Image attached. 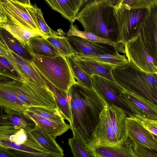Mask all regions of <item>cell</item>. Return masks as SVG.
Masks as SVG:
<instances>
[{
  "label": "cell",
  "mask_w": 157,
  "mask_h": 157,
  "mask_svg": "<svg viewBox=\"0 0 157 157\" xmlns=\"http://www.w3.org/2000/svg\"><path fill=\"white\" fill-rule=\"evenodd\" d=\"M47 86L52 92L57 106L65 119L68 121L70 124L72 122L71 107L68 100V94L60 91L50 83L44 80Z\"/></svg>",
  "instance_id": "obj_29"
},
{
  "label": "cell",
  "mask_w": 157,
  "mask_h": 157,
  "mask_svg": "<svg viewBox=\"0 0 157 157\" xmlns=\"http://www.w3.org/2000/svg\"><path fill=\"white\" fill-rule=\"evenodd\" d=\"M0 48V56L10 61L20 78L23 79L29 78L40 85L48 87L45 81L30 64L29 60L22 57L10 50L1 40Z\"/></svg>",
  "instance_id": "obj_10"
},
{
  "label": "cell",
  "mask_w": 157,
  "mask_h": 157,
  "mask_svg": "<svg viewBox=\"0 0 157 157\" xmlns=\"http://www.w3.org/2000/svg\"><path fill=\"white\" fill-rule=\"evenodd\" d=\"M29 62L39 75L60 91L68 94L71 86L76 82L66 57L32 55Z\"/></svg>",
  "instance_id": "obj_5"
},
{
  "label": "cell",
  "mask_w": 157,
  "mask_h": 157,
  "mask_svg": "<svg viewBox=\"0 0 157 157\" xmlns=\"http://www.w3.org/2000/svg\"><path fill=\"white\" fill-rule=\"evenodd\" d=\"M153 136H154V138H155V140L157 141V135H154V134H153Z\"/></svg>",
  "instance_id": "obj_44"
},
{
  "label": "cell",
  "mask_w": 157,
  "mask_h": 157,
  "mask_svg": "<svg viewBox=\"0 0 157 157\" xmlns=\"http://www.w3.org/2000/svg\"><path fill=\"white\" fill-rule=\"evenodd\" d=\"M28 132L8 122H0V140L10 141L24 144L28 138Z\"/></svg>",
  "instance_id": "obj_25"
},
{
  "label": "cell",
  "mask_w": 157,
  "mask_h": 157,
  "mask_svg": "<svg viewBox=\"0 0 157 157\" xmlns=\"http://www.w3.org/2000/svg\"><path fill=\"white\" fill-rule=\"evenodd\" d=\"M103 0L108 1L110 4L114 7L120 5L123 1V0H84L83 5L85 6L94 2Z\"/></svg>",
  "instance_id": "obj_40"
},
{
  "label": "cell",
  "mask_w": 157,
  "mask_h": 157,
  "mask_svg": "<svg viewBox=\"0 0 157 157\" xmlns=\"http://www.w3.org/2000/svg\"><path fill=\"white\" fill-rule=\"evenodd\" d=\"M112 124L120 142L125 140L128 137L126 125L127 114L121 109L116 106L107 107Z\"/></svg>",
  "instance_id": "obj_19"
},
{
  "label": "cell",
  "mask_w": 157,
  "mask_h": 157,
  "mask_svg": "<svg viewBox=\"0 0 157 157\" xmlns=\"http://www.w3.org/2000/svg\"><path fill=\"white\" fill-rule=\"evenodd\" d=\"M99 123L94 131L93 139L87 146L93 145H110L120 142L113 130L107 108L101 113Z\"/></svg>",
  "instance_id": "obj_15"
},
{
  "label": "cell",
  "mask_w": 157,
  "mask_h": 157,
  "mask_svg": "<svg viewBox=\"0 0 157 157\" xmlns=\"http://www.w3.org/2000/svg\"><path fill=\"white\" fill-rule=\"evenodd\" d=\"M0 146L13 148L35 154H48L24 144H17L14 142L7 140H1L0 141Z\"/></svg>",
  "instance_id": "obj_36"
},
{
  "label": "cell",
  "mask_w": 157,
  "mask_h": 157,
  "mask_svg": "<svg viewBox=\"0 0 157 157\" xmlns=\"http://www.w3.org/2000/svg\"><path fill=\"white\" fill-rule=\"evenodd\" d=\"M0 56V68L12 74L20 77L17 72L10 61L6 58L1 56Z\"/></svg>",
  "instance_id": "obj_39"
},
{
  "label": "cell",
  "mask_w": 157,
  "mask_h": 157,
  "mask_svg": "<svg viewBox=\"0 0 157 157\" xmlns=\"http://www.w3.org/2000/svg\"><path fill=\"white\" fill-rule=\"evenodd\" d=\"M24 5L36 26L45 37L56 35L59 33V29L57 31H54L48 25L44 20L41 9L36 5L24 4Z\"/></svg>",
  "instance_id": "obj_26"
},
{
  "label": "cell",
  "mask_w": 157,
  "mask_h": 157,
  "mask_svg": "<svg viewBox=\"0 0 157 157\" xmlns=\"http://www.w3.org/2000/svg\"><path fill=\"white\" fill-rule=\"evenodd\" d=\"M114 10L115 7L106 1L94 2L84 6L75 20L80 23L84 31L117 43L118 31Z\"/></svg>",
  "instance_id": "obj_2"
},
{
  "label": "cell",
  "mask_w": 157,
  "mask_h": 157,
  "mask_svg": "<svg viewBox=\"0 0 157 157\" xmlns=\"http://www.w3.org/2000/svg\"><path fill=\"white\" fill-rule=\"evenodd\" d=\"M7 0H0V2H6ZM13 1H16L21 4H26L24 0H11Z\"/></svg>",
  "instance_id": "obj_42"
},
{
  "label": "cell",
  "mask_w": 157,
  "mask_h": 157,
  "mask_svg": "<svg viewBox=\"0 0 157 157\" xmlns=\"http://www.w3.org/2000/svg\"><path fill=\"white\" fill-rule=\"evenodd\" d=\"M26 5H31L30 0H24Z\"/></svg>",
  "instance_id": "obj_43"
},
{
  "label": "cell",
  "mask_w": 157,
  "mask_h": 157,
  "mask_svg": "<svg viewBox=\"0 0 157 157\" xmlns=\"http://www.w3.org/2000/svg\"><path fill=\"white\" fill-rule=\"evenodd\" d=\"M4 113L1 115L0 122H8L29 132L36 126L35 122L24 112L2 109Z\"/></svg>",
  "instance_id": "obj_18"
},
{
  "label": "cell",
  "mask_w": 157,
  "mask_h": 157,
  "mask_svg": "<svg viewBox=\"0 0 157 157\" xmlns=\"http://www.w3.org/2000/svg\"><path fill=\"white\" fill-rule=\"evenodd\" d=\"M92 78L93 89L105 102L107 107L116 106L123 109L128 116H134L120 98V94L124 90L121 86L98 75H93Z\"/></svg>",
  "instance_id": "obj_8"
},
{
  "label": "cell",
  "mask_w": 157,
  "mask_h": 157,
  "mask_svg": "<svg viewBox=\"0 0 157 157\" xmlns=\"http://www.w3.org/2000/svg\"><path fill=\"white\" fill-rule=\"evenodd\" d=\"M29 132L48 152L55 157L64 156L63 148L56 142L55 138L36 125Z\"/></svg>",
  "instance_id": "obj_21"
},
{
  "label": "cell",
  "mask_w": 157,
  "mask_h": 157,
  "mask_svg": "<svg viewBox=\"0 0 157 157\" xmlns=\"http://www.w3.org/2000/svg\"><path fill=\"white\" fill-rule=\"evenodd\" d=\"M25 113L35 122L37 126L55 139L70 129V124L66 123H55L27 110Z\"/></svg>",
  "instance_id": "obj_20"
},
{
  "label": "cell",
  "mask_w": 157,
  "mask_h": 157,
  "mask_svg": "<svg viewBox=\"0 0 157 157\" xmlns=\"http://www.w3.org/2000/svg\"><path fill=\"white\" fill-rule=\"evenodd\" d=\"M0 107L2 109L24 112L28 106L7 86L0 82Z\"/></svg>",
  "instance_id": "obj_24"
},
{
  "label": "cell",
  "mask_w": 157,
  "mask_h": 157,
  "mask_svg": "<svg viewBox=\"0 0 157 157\" xmlns=\"http://www.w3.org/2000/svg\"><path fill=\"white\" fill-rule=\"evenodd\" d=\"M66 58L76 81L86 87L93 88L92 77L84 71L71 56L66 57Z\"/></svg>",
  "instance_id": "obj_33"
},
{
  "label": "cell",
  "mask_w": 157,
  "mask_h": 157,
  "mask_svg": "<svg viewBox=\"0 0 157 157\" xmlns=\"http://www.w3.org/2000/svg\"><path fill=\"white\" fill-rule=\"evenodd\" d=\"M68 144L75 157H93L88 151L85 143L75 135L68 139Z\"/></svg>",
  "instance_id": "obj_34"
},
{
  "label": "cell",
  "mask_w": 157,
  "mask_h": 157,
  "mask_svg": "<svg viewBox=\"0 0 157 157\" xmlns=\"http://www.w3.org/2000/svg\"><path fill=\"white\" fill-rule=\"evenodd\" d=\"M59 33L44 38L63 56L67 57L75 54L73 48L66 33L61 29H59Z\"/></svg>",
  "instance_id": "obj_28"
},
{
  "label": "cell",
  "mask_w": 157,
  "mask_h": 157,
  "mask_svg": "<svg viewBox=\"0 0 157 157\" xmlns=\"http://www.w3.org/2000/svg\"><path fill=\"white\" fill-rule=\"evenodd\" d=\"M86 148L94 157H138L134 144L128 137L125 141L113 145H93Z\"/></svg>",
  "instance_id": "obj_14"
},
{
  "label": "cell",
  "mask_w": 157,
  "mask_h": 157,
  "mask_svg": "<svg viewBox=\"0 0 157 157\" xmlns=\"http://www.w3.org/2000/svg\"><path fill=\"white\" fill-rule=\"evenodd\" d=\"M145 24L153 34L157 50V1L150 9Z\"/></svg>",
  "instance_id": "obj_35"
},
{
  "label": "cell",
  "mask_w": 157,
  "mask_h": 157,
  "mask_svg": "<svg viewBox=\"0 0 157 157\" xmlns=\"http://www.w3.org/2000/svg\"><path fill=\"white\" fill-rule=\"evenodd\" d=\"M112 73L124 90L142 97L157 107V74L143 72L129 62L115 67Z\"/></svg>",
  "instance_id": "obj_4"
},
{
  "label": "cell",
  "mask_w": 157,
  "mask_h": 157,
  "mask_svg": "<svg viewBox=\"0 0 157 157\" xmlns=\"http://www.w3.org/2000/svg\"><path fill=\"white\" fill-rule=\"evenodd\" d=\"M67 98L72 118L70 129L87 146L93 139L101 113L107 106L93 88L77 81L69 89Z\"/></svg>",
  "instance_id": "obj_1"
},
{
  "label": "cell",
  "mask_w": 157,
  "mask_h": 157,
  "mask_svg": "<svg viewBox=\"0 0 157 157\" xmlns=\"http://www.w3.org/2000/svg\"><path fill=\"white\" fill-rule=\"evenodd\" d=\"M75 56L82 59L92 60L116 67L122 66L128 62L125 55L119 53L116 54H103L96 55L75 54Z\"/></svg>",
  "instance_id": "obj_27"
},
{
  "label": "cell",
  "mask_w": 157,
  "mask_h": 157,
  "mask_svg": "<svg viewBox=\"0 0 157 157\" xmlns=\"http://www.w3.org/2000/svg\"><path fill=\"white\" fill-rule=\"evenodd\" d=\"M128 137L134 144H137L157 152V141L153 134L142 125L141 121L134 116L126 118Z\"/></svg>",
  "instance_id": "obj_13"
},
{
  "label": "cell",
  "mask_w": 157,
  "mask_h": 157,
  "mask_svg": "<svg viewBox=\"0 0 157 157\" xmlns=\"http://www.w3.org/2000/svg\"><path fill=\"white\" fill-rule=\"evenodd\" d=\"M145 24V23H144ZM127 59L141 71L157 74V50L153 34L145 24L125 46Z\"/></svg>",
  "instance_id": "obj_6"
},
{
  "label": "cell",
  "mask_w": 157,
  "mask_h": 157,
  "mask_svg": "<svg viewBox=\"0 0 157 157\" xmlns=\"http://www.w3.org/2000/svg\"><path fill=\"white\" fill-rule=\"evenodd\" d=\"M157 0H123L121 4L133 9H150L156 3Z\"/></svg>",
  "instance_id": "obj_37"
},
{
  "label": "cell",
  "mask_w": 157,
  "mask_h": 157,
  "mask_svg": "<svg viewBox=\"0 0 157 157\" xmlns=\"http://www.w3.org/2000/svg\"><path fill=\"white\" fill-rule=\"evenodd\" d=\"M148 9H133L120 4L115 7L118 35L117 42L125 46L141 30L149 13Z\"/></svg>",
  "instance_id": "obj_7"
},
{
  "label": "cell",
  "mask_w": 157,
  "mask_h": 157,
  "mask_svg": "<svg viewBox=\"0 0 157 157\" xmlns=\"http://www.w3.org/2000/svg\"><path fill=\"white\" fill-rule=\"evenodd\" d=\"M0 78V82L14 93L28 107L58 108L54 95L48 87L40 85L29 78H22L1 69Z\"/></svg>",
  "instance_id": "obj_3"
},
{
  "label": "cell",
  "mask_w": 157,
  "mask_h": 157,
  "mask_svg": "<svg viewBox=\"0 0 157 157\" xmlns=\"http://www.w3.org/2000/svg\"><path fill=\"white\" fill-rule=\"evenodd\" d=\"M71 56L77 65L90 76L92 77L94 75H98L117 83L112 73L113 70L116 66L92 60L81 59L74 55Z\"/></svg>",
  "instance_id": "obj_16"
},
{
  "label": "cell",
  "mask_w": 157,
  "mask_h": 157,
  "mask_svg": "<svg viewBox=\"0 0 157 157\" xmlns=\"http://www.w3.org/2000/svg\"><path fill=\"white\" fill-rule=\"evenodd\" d=\"M0 157H12L8 148L0 146Z\"/></svg>",
  "instance_id": "obj_41"
},
{
  "label": "cell",
  "mask_w": 157,
  "mask_h": 157,
  "mask_svg": "<svg viewBox=\"0 0 157 157\" xmlns=\"http://www.w3.org/2000/svg\"><path fill=\"white\" fill-rule=\"evenodd\" d=\"M0 27L8 31L25 48L28 40L31 37L38 36L45 37L40 31L32 30L9 22H0Z\"/></svg>",
  "instance_id": "obj_23"
},
{
  "label": "cell",
  "mask_w": 157,
  "mask_h": 157,
  "mask_svg": "<svg viewBox=\"0 0 157 157\" xmlns=\"http://www.w3.org/2000/svg\"><path fill=\"white\" fill-rule=\"evenodd\" d=\"M27 110L55 123H65L63 116L58 108H51L34 106L29 107Z\"/></svg>",
  "instance_id": "obj_32"
},
{
  "label": "cell",
  "mask_w": 157,
  "mask_h": 157,
  "mask_svg": "<svg viewBox=\"0 0 157 157\" xmlns=\"http://www.w3.org/2000/svg\"><path fill=\"white\" fill-rule=\"evenodd\" d=\"M67 37L75 54L96 55L120 52L116 47L108 43L95 42L78 36Z\"/></svg>",
  "instance_id": "obj_12"
},
{
  "label": "cell",
  "mask_w": 157,
  "mask_h": 157,
  "mask_svg": "<svg viewBox=\"0 0 157 157\" xmlns=\"http://www.w3.org/2000/svg\"><path fill=\"white\" fill-rule=\"evenodd\" d=\"M135 152L138 157H157V152L137 144H134Z\"/></svg>",
  "instance_id": "obj_38"
},
{
  "label": "cell",
  "mask_w": 157,
  "mask_h": 157,
  "mask_svg": "<svg viewBox=\"0 0 157 157\" xmlns=\"http://www.w3.org/2000/svg\"><path fill=\"white\" fill-rule=\"evenodd\" d=\"M44 37L38 36L31 37L28 40L25 49L31 56H55L62 55Z\"/></svg>",
  "instance_id": "obj_22"
},
{
  "label": "cell",
  "mask_w": 157,
  "mask_h": 157,
  "mask_svg": "<svg viewBox=\"0 0 157 157\" xmlns=\"http://www.w3.org/2000/svg\"><path fill=\"white\" fill-rule=\"evenodd\" d=\"M0 40H2L10 50L20 56L31 61L32 56L20 43L8 31L0 27Z\"/></svg>",
  "instance_id": "obj_31"
},
{
  "label": "cell",
  "mask_w": 157,
  "mask_h": 157,
  "mask_svg": "<svg viewBox=\"0 0 157 157\" xmlns=\"http://www.w3.org/2000/svg\"><path fill=\"white\" fill-rule=\"evenodd\" d=\"M14 23L28 29L40 31L24 4L11 0L0 2V22Z\"/></svg>",
  "instance_id": "obj_9"
},
{
  "label": "cell",
  "mask_w": 157,
  "mask_h": 157,
  "mask_svg": "<svg viewBox=\"0 0 157 157\" xmlns=\"http://www.w3.org/2000/svg\"></svg>",
  "instance_id": "obj_45"
},
{
  "label": "cell",
  "mask_w": 157,
  "mask_h": 157,
  "mask_svg": "<svg viewBox=\"0 0 157 157\" xmlns=\"http://www.w3.org/2000/svg\"><path fill=\"white\" fill-rule=\"evenodd\" d=\"M66 35L67 36H78L95 42L108 43L116 47L120 52L125 53V46L122 44L112 42L109 40L100 37L90 32L80 30L73 23H71L70 28Z\"/></svg>",
  "instance_id": "obj_30"
},
{
  "label": "cell",
  "mask_w": 157,
  "mask_h": 157,
  "mask_svg": "<svg viewBox=\"0 0 157 157\" xmlns=\"http://www.w3.org/2000/svg\"><path fill=\"white\" fill-rule=\"evenodd\" d=\"M120 97L134 116L157 121V107L142 97L124 90Z\"/></svg>",
  "instance_id": "obj_11"
},
{
  "label": "cell",
  "mask_w": 157,
  "mask_h": 157,
  "mask_svg": "<svg viewBox=\"0 0 157 157\" xmlns=\"http://www.w3.org/2000/svg\"><path fill=\"white\" fill-rule=\"evenodd\" d=\"M53 10L60 13L71 23H73L76 17L83 5L84 0H45Z\"/></svg>",
  "instance_id": "obj_17"
}]
</instances>
